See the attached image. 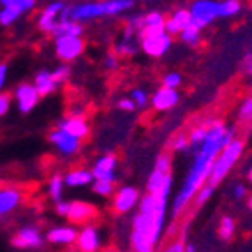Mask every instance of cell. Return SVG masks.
Here are the masks:
<instances>
[{
  "label": "cell",
  "instance_id": "7402d4cb",
  "mask_svg": "<svg viewBox=\"0 0 252 252\" xmlns=\"http://www.w3.org/2000/svg\"><path fill=\"white\" fill-rule=\"evenodd\" d=\"M190 23H192V18H190L189 9L178 7V9H175L168 18H166V25H164V29H166L168 34L178 35L182 30L187 29Z\"/></svg>",
  "mask_w": 252,
  "mask_h": 252
},
{
  "label": "cell",
  "instance_id": "d6a6232c",
  "mask_svg": "<svg viewBox=\"0 0 252 252\" xmlns=\"http://www.w3.org/2000/svg\"><path fill=\"white\" fill-rule=\"evenodd\" d=\"M242 11L240 0H219V18H233Z\"/></svg>",
  "mask_w": 252,
  "mask_h": 252
},
{
  "label": "cell",
  "instance_id": "d4e9b609",
  "mask_svg": "<svg viewBox=\"0 0 252 252\" xmlns=\"http://www.w3.org/2000/svg\"><path fill=\"white\" fill-rule=\"evenodd\" d=\"M210 122L212 120H205V122H199L198 126H194L192 129L187 132L189 134V141H190V148L198 150L203 143H205L206 136H208V130H210Z\"/></svg>",
  "mask_w": 252,
  "mask_h": 252
},
{
  "label": "cell",
  "instance_id": "cb8c5ba5",
  "mask_svg": "<svg viewBox=\"0 0 252 252\" xmlns=\"http://www.w3.org/2000/svg\"><path fill=\"white\" fill-rule=\"evenodd\" d=\"M65 189H67V187H65L63 175H60V173H53V175L48 178L46 192L53 203H59V201H62V199H65Z\"/></svg>",
  "mask_w": 252,
  "mask_h": 252
},
{
  "label": "cell",
  "instance_id": "4dcf8cb0",
  "mask_svg": "<svg viewBox=\"0 0 252 252\" xmlns=\"http://www.w3.org/2000/svg\"><path fill=\"white\" fill-rule=\"evenodd\" d=\"M214 192H215V187L214 185H210L208 182H206L205 185H201L198 189V192H196V196H194V199H192V208L194 210H198V208H201V206H205L206 203L210 201L212 199V196H214Z\"/></svg>",
  "mask_w": 252,
  "mask_h": 252
},
{
  "label": "cell",
  "instance_id": "816d5d0a",
  "mask_svg": "<svg viewBox=\"0 0 252 252\" xmlns=\"http://www.w3.org/2000/svg\"><path fill=\"white\" fill-rule=\"evenodd\" d=\"M97 252H117L113 247H102L101 251H97Z\"/></svg>",
  "mask_w": 252,
  "mask_h": 252
},
{
  "label": "cell",
  "instance_id": "1f68e13d",
  "mask_svg": "<svg viewBox=\"0 0 252 252\" xmlns=\"http://www.w3.org/2000/svg\"><path fill=\"white\" fill-rule=\"evenodd\" d=\"M21 14L25 13L18 5H4V7H0V25L2 27L13 25L14 21L20 20Z\"/></svg>",
  "mask_w": 252,
  "mask_h": 252
},
{
  "label": "cell",
  "instance_id": "7c38bea8",
  "mask_svg": "<svg viewBox=\"0 0 252 252\" xmlns=\"http://www.w3.org/2000/svg\"><path fill=\"white\" fill-rule=\"evenodd\" d=\"M192 25L199 30L206 29L212 21L219 20V0H194L189 7Z\"/></svg>",
  "mask_w": 252,
  "mask_h": 252
},
{
  "label": "cell",
  "instance_id": "7a4b0ae2",
  "mask_svg": "<svg viewBox=\"0 0 252 252\" xmlns=\"http://www.w3.org/2000/svg\"><path fill=\"white\" fill-rule=\"evenodd\" d=\"M173 180L157 192H145L130 222L129 244L134 252H156L166 229Z\"/></svg>",
  "mask_w": 252,
  "mask_h": 252
},
{
  "label": "cell",
  "instance_id": "8992f818",
  "mask_svg": "<svg viewBox=\"0 0 252 252\" xmlns=\"http://www.w3.org/2000/svg\"><path fill=\"white\" fill-rule=\"evenodd\" d=\"M141 190L136 185H122L115 189L113 196H111V210L117 215H127L130 212H134L139 205L141 199Z\"/></svg>",
  "mask_w": 252,
  "mask_h": 252
},
{
  "label": "cell",
  "instance_id": "9a60e30c",
  "mask_svg": "<svg viewBox=\"0 0 252 252\" xmlns=\"http://www.w3.org/2000/svg\"><path fill=\"white\" fill-rule=\"evenodd\" d=\"M27 194L18 185H0V219L13 215L25 203Z\"/></svg>",
  "mask_w": 252,
  "mask_h": 252
},
{
  "label": "cell",
  "instance_id": "ffe728a7",
  "mask_svg": "<svg viewBox=\"0 0 252 252\" xmlns=\"http://www.w3.org/2000/svg\"><path fill=\"white\" fill-rule=\"evenodd\" d=\"M139 39L141 37H139L136 32H132V30L126 27L122 37L115 42L113 51L120 57V59H130V57H134L138 51H141L139 50Z\"/></svg>",
  "mask_w": 252,
  "mask_h": 252
},
{
  "label": "cell",
  "instance_id": "4fadbf2b",
  "mask_svg": "<svg viewBox=\"0 0 252 252\" xmlns=\"http://www.w3.org/2000/svg\"><path fill=\"white\" fill-rule=\"evenodd\" d=\"M99 215L97 206L92 205L90 201H83V199H72L67 201V210H65V217L71 224L76 226H83V224L94 222Z\"/></svg>",
  "mask_w": 252,
  "mask_h": 252
},
{
  "label": "cell",
  "instance_id": "ba28073f",
  "mask_svg": "<svg viewBox=\"0 0 252 252\" xmlns=\"http://www.w3.org/2000/svg\"><path fill=\"white\" fill-rule=\"evenodd\" d=\"M55 41V53L60 62L71 63L85 53V41L81 35H57Z\"/></svg>",
  "mask_w": 252,
  "mask_h": 252
},
{
  "label": "cell",
  "instance_id": "8d00e7d4",
  "mask_svg": "<svg viewBox=\"0 0 252 252\" xmlns=\"http://www.w3.org/2000/svg\"><path fill=\"white\" fill-rule=\"evenodd\" d=\"M129 97L134 101V104L138 109H145L147 106H150V94H148L145 89H141V87L130 90Z\"/></svg>",
  "mask_w": 252,
  "mask_h": 252
},
{
  "label": "cell",
  "instance_id": "5bb4252c",
  "mask_svg": "<svg viewBox=\"0 0 252 252\" xmlns=\"http://www.w3.org/2000/svg\"><path fill=\"white\" fill-rule=\"evenodd\" d=\"M13 99H14V102H16L18 111L23 115H29L37 108V104L41 102L42 97H41V94L37 92L34 83L23 81V83H20L16 89H14Z\"/></svg>",
  "mask_w": 252,
  "mask_h": 252
},
{
  "label": "cell",
  "instance_id": "f907efd6",
  "mask_svg": "<svg viewBox=\"0 0 252 252\" xmlns=\"http://www.w3.org/2000/svg\"><path fill=\"white\" fill-rule=\"evenodd\" d=\"M247 180H249V184L252 185V166L249 168V171H247Z\"/></svg>",
  "mask_w": 252,
  "mask_h": 252
},
{
  "label": "cell",
  "instance_id": "603a6c76",
  "mask_svg": "<svg viewBox=\"0 0 252 252\" xmlns=\"http://www.w3.org/2000/svg\"><path fill=\"white\" fill-rule=\"evenodd\" d=\"M32 83L35 85V89H37V92L41 94V97L53 95V94L60 89V85L55 81L53 74H51V71H48V69L37 71V74L34 76V81H32Z\"/></svg>",
  "mask_w": 252,
  "mask_h": 252
},
{
  "label": "cell",
  "instance_id": "836d02e7",
  "mask_svg": "<svg viewBox=\"0 0 252 252\" xmlns=\"http://www.w3.org/2000/svg\"><path fill=\"white\" fill-rule=\"evenodd\" d=\"M238 122L244 124V126H249L252 124V94L251 95H245L242 99L238 106Z\"/></svg>",
  "mask_w": 252,
  "mask_h": 252
},
{
  "label": "cell",
  "instance_id": "e575fe53",
  "mask_svg": "<svg viewBox=\"0 0 252 252\" xmlns=\"http://www.w3.org/2000/svg\"><path fill=\"white\" fill-rule=\"evenodd\" d=\"M115 182H109V180H94L92 184V190L95 196L99 198H111L115 192Z\"/></svg>",
  "mask_w": 252,
  "mask_h": 252
},
{
  "label": "cell",
  "instance_id": "ac0fdd59",
  "mask_svg": "<svg viewBox=\"0 0 252 252\" xmlns=\"http://www.w3.org/2000/svg\"><path fill=\"white\" fill-rule=\"evenodd\" d=\"M46 242L51 245H57V247H71L76 244V238H78V227L76 224H59V226L50 227L46 233Z\"/></svg>",
  "mask_w": 252,
  "mask_h": 252
},
{
  "label": "cell",
  "instance_id": "5b68a950",
  "mask_svg": "<svg viewBox=\"0 0 252 252\" xmlns=\"http://www.w3.org/2000/svg\"><path fill=\"white\" fill-rule=\"evenodd\" d=\"M173 46V35L166 32V29L143 32L139 39V50L150 59H160L168 53Z\"/></svg>",
  "mask_w": 252,
  "mask_h": 252
},
{
  "label": "cell",
  "instance_id": "2e32d148",
  "mask_svg": "<svg viewBox=\"0 0 252 252\" xmlns=\"http://www.w3.org/2000/svg\"><path fill=\"white\" fill-rule=\"evenodd\" d=\"M95 180H109L117 184V169H118V156L113 152H106L97 157L92 168Z\"/></svg>",
  "mask_w": 252,
  "mask_h": 252
},
{
  "label": "cell",
  "instance_id": "484cf974",
  "mask_svg": "<svg viewBox=\"0 0 252 252\" xmlns=\"http://www.w3.org/2000/svg\"><path fill=\"white\" fill-rule=\"evenodd\" d=\"M57 35H83V23L60 18L53 32V37H57Z\"/></svg>",
  "mask_w": 252,
  "mask_h": 252
},
{
  "label": "cell",
  "instance_id": "f5cc1de1",
  "mask_svg": "<svg viewBox=\"0 0 252 252\" xmlns=\"http://www.w3.org/2000/svg\"><path fill=\"white\" fill-rule=\"evenodd\" d=\"M81 2H87V0H81Z\"/></svg>",
  "mask_w": 252,
  "mask_h": 252
},
{
  "label": "cell",
  "instance_id": "44dd1931",
  "mask_svg": "<svg viewBox=\"0 0 252 252\" xmlns=\"http://www.w3.org/2000/svg\"><path fill=\"white\" fill-rule=\"evenodd\" d=\"M63 180L67 189H85V187H92L95 178L90 168H72L63 175Z\"/></svg>",
  "mask_w": 252,
  "mask_h": 252
},
{
  "label": "cell",
  "instance_id": "c3c4849f",
  "mask_svg": "<svg viewBox=\"0 0 252 252\" xmlns=\"http://www.w3.org/2000/svg\"><path fill=\"white\" fill-rule=\"evenodd\" d=\"M185 252H198V249L194 244H185Z\"/></svg>",
  "mask_w": 252,
  "mask_h": 252
},
{
  "label": "cell",
  "instance_id": "ab89813d",
  "mask_svg": "<svg viewBox=\"0 0 252 252\" xmlns=\"http://www.w3.org/2000/svg\"><path fill=\"white\" fill-rule=\"evenodd\" d=\"M37 0H0V7L4 5H18V7L23 11V13H29L35 7Z\"/></svg>",
  "mask_w": 252,
  "mask_h": 252
},
{
  "label": "cell",
  "instance_id": "4316f807",
  "mask_svg": "<svg viewBox=\"0 0 252 252\" xmlns=\"http://www.w3.org/2000/svg\"><path fill=\"white\" fill-rule=\"evenodd\" d=\"M235 233H236L235 217H231V215H222L220 220H219V226H217L219 238L222 240V242H231V240L235 238Z\"/></svg>",
  "mask_w": 252,
  "mask_h": 252
},
{
  "label": "cell",
  "instance_id": "8fae6325",
  "mask_svg": "<svg viewBox=\"0 0 252 252\" xmlns=\"http://www.w3.org/2000/svg\"><path fill=\"white\" fill-rule=\"evenodd\" d=\"M48 143L59 152L62 157H74L76 154H80L83 141L74 138V136H71L69 132H65V130L55 127V129H51L50 132H48Z\"/></svg>",
  "mask_w": 252,
  "mask_h": 252
},
{
  "label": "cell",
  "instance_id": "f546056e",
  "mask_svg": "<svg viewBox=\"0 0 252 252\" xmlns=\"http://www.w3.org/2000/svg\"><path fill=\"white\" fill-rule=\"evenodd\" d=\"M143 23L145 30L143 32H152V30H160L166 25V16L160 11H150V13L143 14Z\"/></svg>",
  "mask_w": 252,
  "mask_h": 252
},
{
  "label": "cell",
  "instance_id": "e0dca14e",
  "mask_svg": "<svg viewBox=\"0 0 252 252\" xmlns=\"http://www.w3.org/2000/svg\"><path fill=\"white\" fill-rule=\"evenodd\" d=\"M180 92L177 89H168V87H159L156 92L150 95V106L157 113H166L171 111L180 104Z\"/></svg>",
  "mask_w": 252,
  "mask_h": 252
},
{
  "label": "cell",
  "instance_id": "ee69618b",
  "mask_svg": "<svg viewBox=\"0 0 252 252\" xmlns=\"http://www.w3.org/2000/svg\"><path fill=\"white\" fill-rule=\"evenodd\" d=\"M160 252H185V240L184 238H175L169 244H166Z\"/></svg>",
  "mask_w": 252,
  "mask_h": 252
},
{
  "label": "cell",
  "instance_id": "d590c367",
  "mask_svg": "<svg viewBox=\"0 0 252 252\" xmlns=\"http://www.w3.org/2000/svg\"><path fill=\"white\" fill-rule=\"evenodd\" d=\"M57 23H59V18L50 16V14L41 11V14H39V18H37V29L41 30L42 34L53 35L55 29H57Z\"/></svg>",
  "mask_w": 252,
  "mask_h": 252
},
{
  "label": "cell",
  "instance_id": "f35d334b",
  "mask_svg": "<svg viewBox=\"0 0 252 252\" xmlns=\"http://www.w3.org/2000/svg\"><path fill=\"white\" fill-rule=\"evenodd\" d=\"M182 83H184V76L178 71H169L162 76V87H168V89H180Z\"/></svg>",
  "mask_w": 252,
  "mask_h": 252
},
{
  "label": "cell",
  "instance_id": "f1b7e54d",
  "mask_svg": "<svg viewBox=\"0 0 252 252\" xmlns=\"http://www.w3.org/2000/svg\"><path fill=\"white\" fill-rule=\"evenodd\" d=\"M178 39H180V42L182 44H185V46L196 48L199 42H201V30H199L196 25L190 23L187 29H184L180 34H178Z\"/></svg>",
  "mask_w": 252,
  "mask_h": 252
},
{
  "label": "cell",
  "instance_id": "52a82bcc",
  "mask_svg": "<svg viewBox=\"0 0 252 252\" xmlns=\"http://www.w3.org/2000/svg\"><path fill=\"white\" fill-rule=\"evenodd\" d=\"M171 168H173L171 156L169 154H160L156 159V162H154V168H152L150 175L147 178V185H145L147 192H157L169 180H173Z\"/></svg>",
  "mask_w": 252,
  "mask_h": 252
},
{
  "label": "cell",
  "instance_id": "db71d44e",
  "mask_svg": "<svg viewBox=\"0 0 252 252\" xmlns=\"http://www.w3.org/2000/svg\"><path fill=\"white\" fill-rule=\"evenodd\" d=\"M130 252H134V251H130Z\"/></svg>",
  "mask_w": 252,
  "mask_h": 252
},
{
  "label": "cell",
  "instance_id": "3957f363",
  "mask_svg": "<svg viewBox=\"0 0 252 252\" xmlns=\"http://www.w3.org/2000/svg\"><path fill=\"white\" fill-rule=\"evenodd\" d=\"M132 7H134V0H99V2L87 0V2H78V4H67L60 18L85 23V21L99 20L106 16H118V14L130 11Z\"/></svg>",
  "mask_w": 252,
  "mask_h": 252
},
{
  "label": "cell",
  "instance_id": "30bf717a",
  "mask_svg": "<svg viewBox=\"0 0 252 252\" xmlns=\"http://www.w3.org/2000/svg\"><path fill=\"white\" fill-rule=\"evenodd\" d=\"M76 249L78 252H97L104 247V238H102V229L95 222L83 224L78 229V238H76Z\"/></svg>",
  "mask_w": 252,
  "mask_h": 252
},
{
  "label": "cell",
  "instance_id": "d6986e66",
  "mask_svg": "<svg viewBox=\"0 0 252 252\" xmlns=\"http://www.w3.org/2000/svg\"><path fill=\"white\" fill-rule=\"evenodd\" d=\"M55 127L65 130V132H69V134L74 136V138L81 139V141L90 136V124H89V120H87L85 115L69 113V115H65V117L60 118Z\"/></svg>",
  "mask_w": 252,
  "mask_h": 252
},
{
  "label": "cell",
  "instance_id": "681fc988",
  "mask_svg": "<svg viewBox=\"0 0 252 252\" xmlns=\"http://www.w3.org/2000/svg\"><path fill=\"white\" fill-rule=\"evenodd\" d=\"M247 206H249V210H252V192H249V196H247Z\"/></svg>",
  "mask_w": 252,
  "mask_h": 252
},
{
  "label": "cell",
  "instance_id": "277c9868",
  "mask_svg": "<svg viewBox=\"0 0 252 252\" xmlns=\"http://www.w3.org/2000/svg\"><path fill=\"white\" fill-rule=\"evenodd\" d=\"M245 154V141L242 138H233L226 147L220 150L217 157L214 160V166H212V173L208 177V184L214 185L217 189L219 185L226 180V177L233 171L236 164L240 162V159L244 157Z\"/></svg>",
  "mask_w": 252,
  "mask_h": 252
},
{
  "label": "cell",
  "instance_id": "f6af8a7d",
  "mask_svg": "<svg viewBox=\"0 0 252 252\" xmlns=\"http://www.w3.org/2000/svg\"><path fill=\"white\" fill-rule=\"evenodd\" d=\"M117 108L120 109V111H127V113H132V111H136V104L134 101L130 99V97H120L117 101Z\"/></svg>",
  "mask_w": 252,
  "mask_h": 252
},
{
  "label": "cell",
  "instance_id": "74e56055",
  "mask_svg": "<svg viewBox=\"0 0 252 252\" xmlns=\"http://www.w3.org/2000/svg\"><path fill=\"white\" fill-rule=\"evenodd\" d=\"M51 74H53L55 81L59 85H63V83H67V80L71 78V65L65 62L59 63L55 69H51Z\"/></svg>",
  "mask_w": 252,
  "mask_h": 252
},
{
  "label": "cell",
  "instance_id": "7bdbcfd3",
  "mask_svg": "<svg viewBox=\"0 0 252 252\" xmlns=\"http://www.w3.org/2000/svg\"><path fill=\"white\" fill-rule=\"evenodd\" d=\"M104 67L108 69V71H117L118 67H120V57H118L115 51H108L104 57Z\"/></svg>",
  "mask_w": 252,
  "mask_h": 252
},
{
  "label": "cell",
  "instance_id": "b9f144b4",
  "mask_svg": "<svg viewBox=\"0 0 252 252\" xmlns=\"http://www.w3.org/2000/svg\"><path fill=\"white\" fill-rule=\"evenodd\" d=\"M11 106H13V94L0 92V118L9 113Z\"/></svg>",
  "mask_w": 252,
  "mask_h": 252
},
{
  "label": "cell",
  "instance_id": "11a10c76",
  "mask_svg": "<svg viewBox=\"0 0 252 252\" xmlns=\"http://www.w3.org/2000/svg\"><path fill=\"white\" fill-rule=\"evenodd\" d=\"M251 46H252V44H251Z\"/></svg>",
  "mask_w": 252,
  "mask_h": 252
},
{
  "label": "cell",
  "instance_id": "83f0119b",
  "mask_svg": "<svg viewBox=\"0 0 252 252\" xmlns=\"http://www.w3.org/2000/svg\"><path fill=\"white\" fill-rule=\"evenodd\" d=\"M168 147L173 154H187V152H192L189 134H187V132H177V134H173L171 138H169Z\"/></svg>",
  "mask_w": 252,
  "mask_h": 252
},
{
  "label": "cell",
  "instance_id": "60d3db41",
  "mask_svg": "<svg viewBox=\"0 0 252 252\" xmlns=\"http://www.w3.org/2000/svg\"><path fill=\"white\" fill-rule=\"evenodd\" d=\"M231 196H233V199H236V201H244V199H247V196H249V187L244 184V182H235L231 187Z\"/></svg>",
  "mask_w": 252,
  "mask_h": 252
},
{
  "label": "cell",
  "instance_id": "bcb514c9",
  "mask_svg": "<svg viewBox=\"0 0 252 252\" xmlns=\"http://www.w3.org/2000/svg\"><path fill=\"white\" fill-rule=\"evenodd\" d=\"M240 69L245 76H252V51L244 55V59L240 62Z\"/></svg>",
  "mask_w": 252,
  "mask_h": 252
},
{
  "label": "cell",
  "instance_id": "6da1fadb",
  "mask_svg": "<svg viewBox=\"0 0 252 252\" xmlns=\"http://www.w3.org/2000/svg\"><path fill=\"white\" fill-rule=\"evenodd\" d=\"M233 138H236V130L233 127H227L222 120H212L205 143L192 152V162L189 171L185 175L178 192L169 203V212L173 217H180L182 214H185L198 189L208 182L215 157Z\"/></svg>",
  "mask_w": 252,
  "mask_h": 252
},
{
  "label": "cell",
  "instance_id": "7dc6e473",
  "mask_svg": "<svg viewBox=\"0 0 252 252\" xmlns=\"http://www.w3.org/2000/svg\"><path fill=\"white\" fill-rule=\"evenodd\" d=\"M7 78H9V65L7 63H0V92H4Z\"/></svg>",
  "mask_w": 252,
  "mask_h": 252
},
{
  "label": "cell",
  "instance_id": "9c48e42d",
  "mask_svg": "<svg viewBox=\"0 0 252 252\" xmlns=\"http://www.w3.org/2000/svg\"><path fill=\"white\" fill-rule=\"evenodd\" d=\"M11 244L21 251H35L46 244V236L35 224H25L13 235Z\"/></svg>",
  "mask_w": 252,
  "mask_h": 252
}]
</instances>
